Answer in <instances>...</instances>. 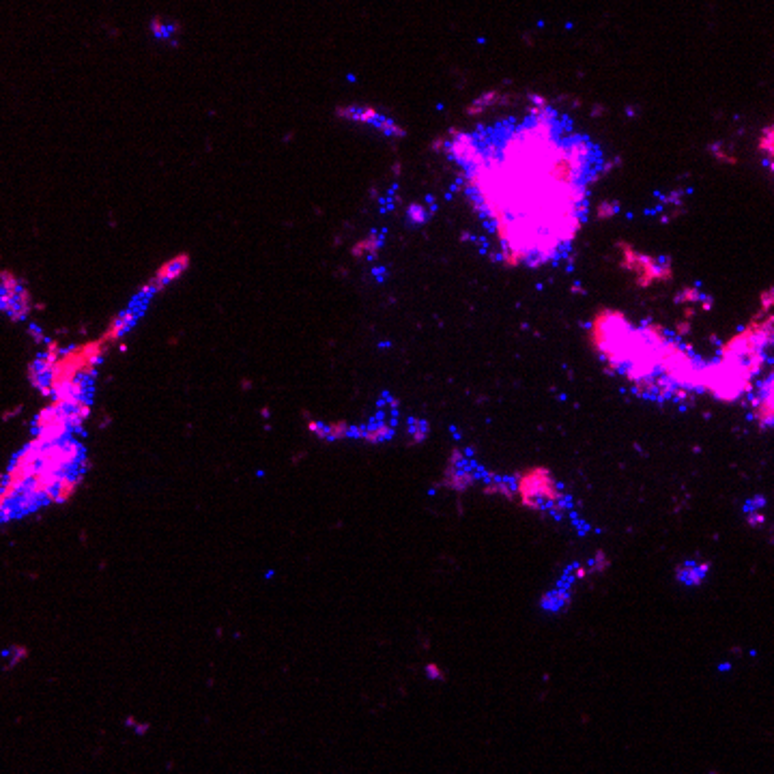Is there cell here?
Wrapping results in <instances>:
<instances>
[{"mask_svg":"<svg viewBox=\"0 0 774 774\" xmlns=\"http://www.w3.org/2000/svg\"><path fill=\"white\" fill-rule=\"evenodd\" d=\"M757 418L763 426L774 424V374L763 383L757 400Z\"/></svg>","mask_w":774,"mask_h":774,"instance_id":"obj_1","label":"cell"},{"mask_svg":"<svg viewBox=\"0 0 774 774\" xmlns=\"http://www.w3.org/2000/svg\"><path fill=\"white\" fill-rule=\"evenodd\" d=\"M75 486H77V478H75V476H71V474H65V476L60 478L58 486H56L54 501H67V499L73 495Z\"/></svg>","mask_w":774,"mask_h":774,"instance_id":"obj_2","label":"cell"},{"mask_svg":"<svg viewBox=\"0 0 774 774\" xmlns=\"http://www.w3.org/2000/svg\"><path fill=\"white\" fill-rule=\"evenodd\" d=\"M151 31L155 33V37H160V39H168L175 31H177V26H173V24H168V22H164V20H153V24H151Z\"/></svg>","mask_w":774,"mask_h":774,"instance_id":"obj_3","label":"cell"},{"mask_svg":"<svg viewBox=\"0 0 774 774\" xmlns=\"http://www.w3.org/2000/svg\"><path fill=\"white\" fill-rule=\"evenodd\" d=\"M761 151H765V155L770 158V166L774 170V125L763 133V138H761Z\"/></svg>","mask_w":774,"mask_h":774,"instance_id":"obj_4","label":"cell"}]
</instances>
